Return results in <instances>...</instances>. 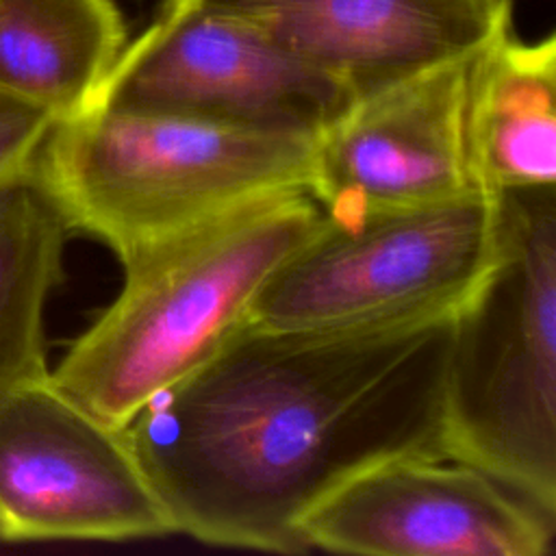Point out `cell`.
Instances as JSON below:
<instances>
[{"label": "cell", "instance_id": "obj_1", "mask_svg": "<svg viewBox=\"0 0 556 556\" xmlns=\"http://www.w3.org/2000/svg\"><path fill=\"white\" fill-rule=\"evenodd\" d=\"M454 313L361 328L241 324L128 426L176 534L304 552L302 519L356 473L443 454Z\"/></svg>", "mask_w": 556, "mask_h": 556}, {"label": "cell", "instance_id": "obj_2", "mask_svg": "<svg viewBox=\"0 0 556 556\" xmlns=\"http://www.w3.org/2000/svg\"><path fill=\"white\" fill-rule=\"evenodd\" d=\"M321 219L311 191H282L130 254L117 298L50 369L52 382L126 428L248 321L258 289Z\"/></svg>", "mask_w": 556, "mask_h": 556}, {"label": "cell", "instance_id": "obj_3", "mask_svg": "<svg viewBox=\"0 0 556 556\" xmlns=\"http://www.w3.org/2000/svg\"><path fill=\"white\" fill-rule=\"evenodd\" d=\"M315 141L87 106L52 124L35 174L70 232L122 263L245 202L311 191Z\"/></svg>", "mask_w": 556, "mask_h": 556}, {"label": "cell", "instance_id": "obj_4", "mask_svg": "<svg viewBox=\"0 0 556 556\" xmlns=\"http://www.w3.org/2000/svg\"><path fill=\"white\" fill-rule=\"evenodd\" d=\"M500 256L454 313L443 454L556 519V191H502Z\"/></svg>", "mask_w": 556, "mask_h": 556}, {"label": "cell", "instance_id": "obj_5", "mask_svg": "<svg viewBox=\"0 0 556 556\" xmlns=\"http://www.w3.org/2000/svg\"><path fill=\"white\" fill-rule=\"evenodd\" d=\"M500 195L326 217L265 280L248 321L267 328H361L456 313L500 256Z\"/></svg>", "mask_w": 556, "mask_h": 556}, {"label": "cell", "instance_id": "obj_6", "mask_svg": "<svg viewBox=\"0 0 556 556\" xmlns=\"http://www.w3.org/2000/svg\"><path fill=\"white\" fill-rule=\"evenodd\" d=\"M356 100L263 30L185 2L124 46L96 100L119 113L317 139Z\"/></svg>", "mask_w": 556, "mask_h": 556}, {"label": "cell", "instance_id": "obj_7", "mask_svg": "<svg viewBox=\"0 0 556 556\" xmlns=\"http://www.w3.org/2000/svg\"><path fill=\"white\" fill-rule=\"evenodd\" d=\"M172 532L126 428L87 413L50 371L0 400V539L128 541Z\"/></svg>", "mask_w": 556, "mask_h": 556}, {"label": "cell", "instance_id": "obj_8", "mask_svg": "<svg viewBox=\"0 0 556 556\" xmlns=\"http://www.w3.org/2000/svg\"><path fill=\"white\" fill-rule=\"evenodd\" d=\"M306 549L367 556H545L554 517L450 456L378 463L304 519Z\"/></svg>", "mask_w": 556, "mask_h": 556}, {"label": "cell", "instance_id": "obj_9", "mask_svg": "<svg viewBox=\"0 0 556 556\" xmlns=\"http://www.w3.org/2000/svg\"><path fill=\"white\" fill-rule=\"evenodd\" d=\"M471 54L356 98L317 137L311 193L326 217L482 189L467 141Z\"/></svg>", "mask_w": 556, "mask_h": 556}, {"label": "cell", "instance_id": "obj_10", "mask_svg": "<svg viewBox=\"0 0 556 556\" xmlns=\"http://www.w3.org/2000/svg\"><path fill=\"white\" fill-rule=\"evenodd\" d=\"M237 17L356 98L467 56L513 24V0H163Z\"/></svg>", "mask_w": 556, "mask_h": 556}, {"label": "cell", "instance_id": "obj_11", "mask_svg": "<svg viewBox=\"0 0 556 556\" xmlns=\"http://www.w3.org/2000/svg\"><path fill=\"white\" fill-rule=\"evenodd\" d=\"M467 141L491 193L556 182V35L519 39L513 24L473 54Z\"/></svg>", "mask_w": 556, "mask_h": 556}, {"label": "cell", "instance_id": "obj_12", "mask_svg": "<svg viewBox=\"0 0 556 556\" xmlns=\"http://www.w3.org/2000/svg\"><path fill=\"white\" fill-rule=\"evenodd\" d=\"M124 46L113 0H0V89L54 122L96 100Z\"/></svg>", "mask_w": 556, "mask_h": 556}, {"label": "cell", "instance_id": "obj_13", "mask_svg": "<svg viewBox=\"0 0 556 556\" xmlns=\"http://www.w3.org/2000/svg\"><path fill=\"white\" fill-rule=\"evenodd\" d=\"M67 235L35 163L0 180V400L50 371L43 317Z\"/></svg>", "mask_w": 556, "mask_h": 556}, {"label": "cell", "instance_id": "obj_14", "mask_svg": "<svg viewBox=\"0 0 556 556\" xmlns=\"http://www.w3.org/2000/svg\"><path fill=\"white\" fill-rule=\"evenodd\" d=\"M52 124L50 113L0 89V180L35 163Z\"/></svg>", "mask_w": 556, "mask_h": 556}]
</instances>
